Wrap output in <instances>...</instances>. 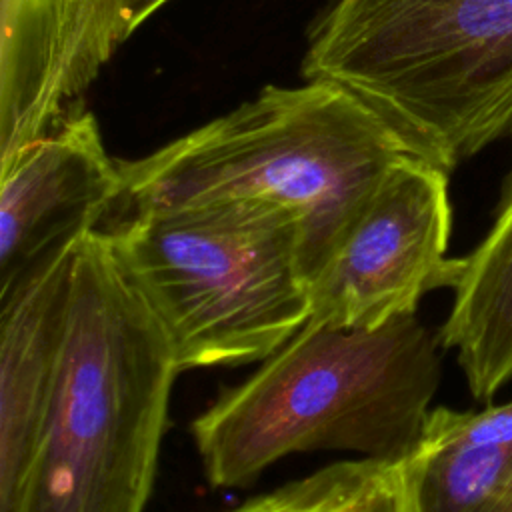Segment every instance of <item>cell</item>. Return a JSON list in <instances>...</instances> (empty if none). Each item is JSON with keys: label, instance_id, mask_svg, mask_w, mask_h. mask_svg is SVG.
Segmentation results:
<instances>
[{"label": "cell", "instance_id": "4fadbf2b", "mask_svg": "<svg viewBox=\"0 0 512 512\" xmlns=\"http://www.w3.org/2000/svg\"><path fill=\"white\" fill-rule=\"evenodd\" d=\"M166 2H170V0H154V12H158Z\"/></svg>", "mask_w": 512, "mask_h": 512}, {"label": "cell", "instance_id": "3957f363", "mask_svg": "<svg viewBox=\"0 0 512 512\" xmlns=\"http://www.w3.org/2000/svg\"><path fill=\"white\" fill-rule=\"evenodd\" d=\"M180 374L104 228L74 250L56 394L16 512H142Z\"/></svg>", "mask_w": 512, "mask_h": 512}, {"label": "cell", "instance_id": "ba28073f", "mask_svg": "<svg viewBox=\"0 0 512 512\" xmlns=\"http://www.w3.org/2000/svg\"><path fill=\"white\" fill-rule=\"evenodd\" d=\"M120 198V160L84 106L2 158L0 294L54 246L100 228Z\"/></svg>", "mask_w": 512, "mask_h": 512}, {"label": "cell", "instance_id": "30bf717a", "mask_svg": "<svg viewBox=\"0 0 512 512\" xmlns=\"http://www.w3.org/2000/svg\"><path fill=\"white\" fill-rule=\"evenodd\" d=\"M398 480L402 512H512V400L430 410Z\"/></svg>", "mask_w": 512, "mask_h": 512}, {"label": "cell", "instance_id": "277c9868", "mask_svg": "<svg viewBox=\"0 0 512 512\" xmlns=\"http://www.w3.org/2000/svg\"><path fill=\"white\" fill-rule=\"evenodd\" d=\"M302 74L346 88L450 172L512 136V0H332Z\"/></svg>", "mask_w": 512, "mask_h": 512}, {"label": "cell", "instance_id": "5b68a950", "mask_svg": "<svg viewBox=\"0 0 512 512\" xmlns=\"http://www.w3.org/2000/svg\"><path fill=\"white\" fill-rule=\"evenodd\" d=\"M104 232L180 372L262 362L310 320L302 226L286 208L228 200L134 212Z\"/></svg>", "mask_w": 512, "mask_h": 512}, {"label": "cell", "instance_id": "6da1fadb", "mask_svg": "<svg viewBox=\"0 0 512 512\" xmlns=\"http://www.w3.org/2000/svg\"><path fill=\"white\" fill-rule=\"evenodd\" d=\"M404 154L416 152L338 84L266 86L150 154L120 160L118 206L126 214L228 200L286 208L300 220L312 286L362 200Z\"/></svg>", "mask_w": 512, "mask_h": 512}, {"label": "cell", "instance_id": "52a82bcc", "mask_svg": "<svg viewBox=\"0 0 512 512\" xmlns=\"http://www.w3.org/2000/svg\"><path fill=\"white\" fill-rule=\"evenodd\" d=\"M154 0H0V160L54 128Z\"/></svg>", "mask_w": 512, "mask_h": 512}, {"label": "cell", "instance_id": "9c48e42d", "mask_svg": "<svg viewBox=\"0 0 512 512\" xmlns=\"http://www.w3.org/2000/svg\"><path fill=\"white\" fill-rule=\"evenodd\" d=\"M80 236L48 250L0 294V512H16L50 418Z\"/></svg>", "mask_w": 512, "mask_h": 512}, {"label": "cell", "instance_id": "8992f818", "mask_svg": "<svg viewBox=\"0 0 512 512\" xmlns=\"http://www.w3.org/2000/svg\"><path fill=\"white\" fill-rule=\"evenodd\" d=\"M452 210L448 172L416 154L392 162L354 212L310 286V320L378 328L412 314L420 298L454 286L460 258L446 256Z\"/></svg>", "mask_w": 512, "mask_h": 512}, {"label": "cell", "instance_id": "7c38bea8", "mask_svg": "<svg viewBox=\"0 0 512 512\" xmlns=\"http://www.w3.org/2000/svg\"><path fill=\"white\" fill-rule=\"evenodd\" d=\"M384 464L370 458L336 462L274 492L252 498L232 512H330L358 492Z\"/></svg>", "mask_w": 512, "mask_h": 512}, {"label": "cell", "instance_id": "8fae6325", "mask_svg": "<svg viewBox=\"0 0 512 512\" xmlns=\"http://www.w3.org/2000/svg\"><path fill=\"white\" fill-rule=\"evenodd\" d=\"M454 302L440 328L476 400L512 380V182L484 240L460 258Z\"/></svg>", "mask_w": 512, "mask_h": 512}, {"label": "cell", "instance_id": "7a4b0ae2", "mask_svg": "<svg viewBox=\"0 0 512 512\" xmlns=\"http://www.w3.org/2000/svg\"><path fill=\"white\" fill-rule=\"evenodd\" d=\"M440 344L416 312L378 328L308 320L192 420L206 480L242 488L280 458L312 450L400 464L426 426Z\"/></svg>", "mask_w": 512, "mask_h": 512}]
</instances>
